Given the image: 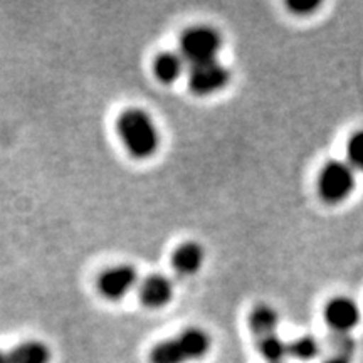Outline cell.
Wrapping results in <instances>:
<instances>
[{
    "label": "cell",
    "instance_id": "6da1fadb",
    "mask_svg": "<svg viewBox=\"0 0 363 363\" xmlns=\"http://www.w3.org/2000/svg\"><path fill=\"white\" fill-rule=\"evenodd\" d=\"M116 130L131 157L143 160L157 153L160 135H158L155 121L147 111L138 110V108L125 110L118 116Z\"/></svg>",
    "mask_w": 363,
    "mask_h": 363
},
{
    "label": "cell",
    "instance_id": "7a4b0ae2",
    "mask_svg": "<svg viewBox=\"0 0 363 363\" xmlns=\"http://www.w3.org/2000/svg\"><path fill=\"white\" fill-rule=\"evenodd\" d=\"M211 350V337L201 328H187L177 337L153 347L152 363H187L203 358Z\"/></svg>",
    "mask_w": 363,
    "mask_h": 363
},
{
    "label": "cell",
    "instance_id": "3957f363",
    "mask_svg": "<svg viewBox=\"0 0 363 363\" xmlns=\"http://www.w3.org/2000/svg\"><path fill=\"white\" fill-rule=\"evenodd\" d=\"M220 48V34L208 26L189 27L180 38V54L190 66L217 61Z\"/></svg>",
    "mask_w": 363,
    "mask_h": 363
},
{
    "label": "cell",
    "instance_id": "277c9868",
    "mask_svg": "<svg viewBox=\"0 0 363 363\" xmlns=\"http://www.w3.org/2000/svg\"><path fill=\"white\" fill-rule=\"evenodd\" d=\"M355 187V172L350 163L330 162L321 170L318 179V190L320 195L330 203H338L345 201L353 192Z\"/></svg>",
    "mask_w": 363,
    "mask_h": 363
},
{
    "label": "cell",
    "instance_id": "5b68a950",
    "mask_svg": "<svg viewBox=\"0 0 363 363\" xmlns=\"http://www.w3.org/2000/svg\"><path fill=\"white\" fill-rule=\"evenodd\" d=\"M230 83V71L219 61L190 66L189 88L197 96H208Z\"/></svg>",
    "mask_w": 363,
    "mask_h": 363
},
{
    "label": "cell",
    "instance_id": "8992f818",
    "mask_svg": "<svg viewBox=\"0 0 363 363\" xmlns=\"http://www.w3.org/2000/svg\"><path fill=\"white\" fill-rule=\"evenodd\" d=\"M138 284L136 269L130 264H118L104 269L98 278V291L106 299H123Z\"/></svg>",
    "mask_w": 363,
    "mask_h": 363
},
{
    "label": "cell",
    "instance_id": "52a82bcc",
    "mask_svg": "<svg viewBox=\"0 0 363 363\" xmlns=\"http://www.w3.org/2000/svg\"><path fill=\"white\" fill-rule=\"evenodd\" d=\"M138 294L143 306L158 310L169 305L170 299L174 298V284L167 276L150 274L140 283Z\"/></svg>",
    "mask_w": 363,
    "mask_h": 363
},
{
    "label": "cell",
    "instance_id": "ba28073f",
    "mask_svg": "<svg viewBox=\"0 0 363 363\" xmlns=\"http://www.w3.org/2000/svg\"><path fill=\"white\" fill-rule=\"evenodd\" d=\"M325 318L328 325L338 333H347L353 330L360 320L358 306L348 298H335L328 303L325 310Z\"/></svg>",
    "mask_w": 363,
    "mask_h": 363
},
{
    "label": "cell",
    "instance_id": "9c48e42d",
    "mask_svg": "<svg viewBox=\"0 0 363 363\" xmlns=\"http://www.w3.org/2000/svg\"><path fill=\"white\" fill-rule=\"evenodd\" d=\"M206 259V252L201 244L189 240L180 244L172 254V266L182 276H192L201 269Z\"/></svg>",
    "mask_w": 363,
    "mask_h": 363
},
{
    "label": "cell",
    "instance_id": "30bf717a",
    "mask_svg": "<svg viewBox=\"0 0 363 363\" xmlns=\"http://www.w3.org/2000/svg\"><path fill=\"white\" fill-rule=\"evenodd\" d=\"M185 59L180 52H162L153 61V74L163 84H174L184 74Z\"/></svg>",
    "mask_w": 363,
    "mask_h": 363
},
{
    "label": "cell",
    "instance_id": "8fae6325",
    "mask_svg": "<svg viewBox=\"0 0 363 363\" xmlns=\"http://www.w3.org/2000/svg\"><path fill=\"white\" fill-rule=\"evenodd\" d=\"M49 360H51L49 348L35 340L22 342L7 353L9 363H49Z\"/></svg>",
    "mask_w": 363,
    "mask_h": 363
},
{
    "label": "cell",
    "instance_id": "7c38bea8",
    "mask_svg": "<svg viewBox=\"0 0 363 363\" xmlns=\"http://www.w3.org/2000/svg\"><path fill=\"white\" fill-rule=\"evenodd\" d=\"M279 316L274 308L269 305H257L249 315V326H251L252 333L257 338H266L271 335H276V328H278Z\"/></svg>",
    "mask_w": 363,
    "mask_h": 363
},
{
    "label": "cell",
    "instance_id": "4fadbf2b",
    "mask_svg": "<svg viewBox=\"0 0 363 363\" xmlns=\"http://www.w3.org/2000/svg\"><path fill=\"white\" fill-rule=\"evenodd\" d=\"M259 352L269 363H283L289 355V345H286L278 335L259 340Z\"/></svg>",
    "mask_w": 363,
    "mask_h": 363
},
{
    "label": "cell",
    "instance_id": "5bb4252c",
    "mask_svg": "<svg viewBox=\"0 0 363 363\" xmlns=\"http://www.w3.org/2000/svg\"><path fill=\"white\" fill-rule=\"evenodd\" d=\"M318 342L313 337H303L298 338L296 342L289 345V355L299 358V360H311L318 355Z\"/></svg>",
    "mask_w": 363,
    "mask_h": 363
},
{
    "label": "cell",
    "instance_id": "9a60e30c",
    "mask_svg": "<svg viewBox=\"0 0 363 363\" xmlns=\"http://www.w3.org/2000/svg\"><path fill=\"white\" fill-rule=\"evenodd\" d=\"M348 162L353 169L363 170V131H358L348 142Z\"/></svg>",
    "mask_w": 363,
    "mask_h": 363
},
{
    "label": "cell",
    "instance_id": "2e32d148",
    "mask_svg": "<svg viewBox=\"0 0 363 363\" xmlns=\"http://www.w3.org/2000/svg\"><path fill=\"white\" fill-rule=\"evenodd\" d=\"M288 7L296 13H310L320 7L318 0H289Z\"/></svg>",
    "mask_w": 363,
    "mask_h": 363
},
{
    "label": "cell",
    "instance_id": "e0dca14e",
    "mask_svg": "<svg viewBox=\"0 0 363 363\" xmlns=\"http://www.w3.org/2000/svg\"><path fill=\"white\" fill-rule=\"evenodd\" d=\"M325 363H348V360L345 357H335V358H331V360L325 362Z\"/></svg>",
    "mask_w": 363,
    "mask_h": 363
},
{
    "label": "cell",
    "instance_id": "ac0fdd59",
    "mask_svg": "<svg viewBox=\"0 0 363 363\" xmlns=\"http://www.w3.org/2000/svg\"><path fill=\"white\" fill-rule=\"evenodd\" d=\"M0 363H9L7 362V355H4L2 352H0Z\"/></svg>",
    "mask_w": 363,
    "mask_h": 363
}]
</instances>
